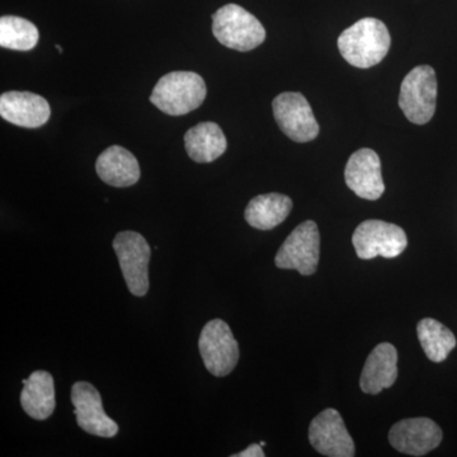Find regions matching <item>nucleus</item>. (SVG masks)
<instances>
[{
	"label": "nucleus",
	"mask_w": 457,
	"mask_h": 457,
	"mask_svg": "<svg viewBox=\"0 0 457 457\" xmlns=\"http://www.w3.org/2000/svg\"><path fill=\"white\" fill-rule=\"evenodd\" d=\"M392 37L384 22L362 18L338 37V49L345 62L356 68L369 69L383 62L389 53Z\"/></svg>",
	"instance_id": "1"
},
{
	"label": "nucleus",
	"mask_w": 457,
	"mask_h": 457,
	"mask_svg": "<svg viewBox=\"0 0 457 457\" xmlns=\"http://www.w3.org/2000/svg\"><path fill=\"white\" fill-rule=\"evenodd\" d=\"M206 83L194 71H171L156 83L150 102L170 116H183L197 110L206 98Z\"/></svg>",
	"instance_id": "2"
},
{
	"label": "nucleus",
	"mask_w": 457,
	"mask_h": 457,
	"mask_svg": "<svg viewBox=\"0 0 457 457\" xmlns=\"http://www.w3.org/2000/svg\"><path fill=\"white\" fill-rule=\"evenodd\" d=\"M212 33L228 49L251 51L266 40L260 21L237 4H227L212 14Z\"/></svg>",
	"instance_id": "3"
},
{
	"label": "nucleus",
	"mask_w": 457,
	"mask_h": 457,
	"mask_svg": "<svg viewBox=\"0 0 457 457\" xmlns=\"http://www.w3.org/2000/svg\"><path fill=\"white\" fill-rule=\"evenodd\" d=\"M437 99V79L432 66L420 65L403 80L399 106L409 121L425 125L431 121Z\"/></svg>",
	"instance_id": "4"
},
{
	"label": "nucleus",
	"mask_w": 457,
	"mask_h": 457,
	"mask_svg": "<svg viewBox=\"0 0 457 457\" xmlns=\"http://www.w3.org/2000/svg\"><path fill=\"white\" fill-rule=\"evenodd\" d=\"M123 278L135 296H145L149 291V261L152 249L145 237L137 231H121L113 239Z\"/></svg>",
	"instance_id": "5"
},
{
	"label": "nucleus",
	"mask_w": 457,
	"mask_h": 457,
	"mask_svg": "<svg viewBox=\"0 0 457 457\" xmlns=\"http://www.w3.org/2000/svg\"><path fill=\"white\" fill-rule=\"evenodd\" d=\"M357 257L374 260L376 257H399L408 245L405 231L395 224L381 220L361 222L352 237Z\"/></svg>",
	"instance_id": "6"
},
{
	"label": "nucleus",
	"mask_w": 457,
	"mask_h": 457,
	"mask_svg": "<svg viewBox=\"0 0 457 457\" xmlns=\"http://www.w3.org/2000/svg\"><path fill=\"white\" fill-rule=\"evenodd\" d=\"M198 348L204 368L218 378L230 374L239 361V345L230 327L221 319H213L204 327Z\"/></svg>",
	"instance_id": "7"
},
{
	"label": "nucleus",
	"mask_w": 457,
	"mask_h": 457,
	"mask_svg": "<svg viewBox=\"0 0 457 457\" xmlns=\"http://www.w3.org/2000/svg\"><path fill=\"white\" fill-rule=\"evenodd\" d=\"M320 258V234L318 225L308 220L294 228L276 254L275 263L281 270H296L303 276L317 272Z\"/></svg>",
	"instance_id": "8"
},
{
	"label": "nucleus",
	"mask_w": 457,
	"mask_h": 457,
	"mask_svg": "<svg viewBox=\"0 0 457 457\" xmlns=\"http://www.w3.org/2000/svg\"><path fill=\"white\" fill-rule=\"evenodd\" d=\"M272 108L278 128L291 140L308 143L318 137V121L302 93H281L273 99Z\"/></svg>",
	"instance_id": "9"
},
{
	"label": "nucleus",
	"mask_w": 457,
	"mask_h": 457,
	"mask_svg": "<svg viewBox=\"0 0 457 457\" xmlns=\"http://www.w3.org/2000/svg\"><path fill=\"white\" fill-rule=\"evenodd\" d=\"M77 423L84 432L98 437L111 438L119 433V425L111 420L102 405L101 394L87 381L75 383L71 387Z\"/></svg>",
	"instance_id": "10"
},
{
	"label": "nucleus",
	"mask_w": 457,
	"mask_h": 457,
	"mask_svg": "<svg viewBox=\"0 0 457 457\" xmlns=\"http://www.w3.org/2000/svg\"><path fill=\"white\" fill-rule=\"evenodd\" d=\"M309 441L319 453L329 457H353L354 442L336 409H326L312 420Z\"/></svg>",
	"instance_id": "11"
},
{
	"label": "nucleus",
	"mask_w": 457,
	"mask_h": 457,
	"mask_svg": "<svg viewBox=\"0 0 457 457\" xmlns=\"http://www.w3.org/2000/svg\"><path fill=\"white\" fill-rule=\"evenodd\" d=\"M442 431L429 418H409L392 427L389 432L390 445L411 456H423L441 444Z\"/></svg>",
	"instance_id": "12"
},
{
	"label": "nucleus",
	"mask_w": 457,
	"mask_h": 457,
	"mask_svg": "<svg viewBox=\"0 0 457 457\" xmlns=\"http://www.w3.org/2000/svg\"><path fill=\"white\" fill-rule=\"evenodd\" d=\"M345 179L348 188L365 200H378L385 192L381 162L372 149H360L345 165Z\"/></svg>",
	"instance_id": "13"
},
{
	"label": "nucleus",
	"mask_w": 457,
	"mask_h": 457,
	"mask_svg": "<svg viewBox=\"0 0 457 457\" xmlns=\"http://www.w3.org/2000/svg\"><path fill=\"white\" fill-rule=\"evenodd\" d=\"M49 102L29 92H7L0 96V116L20 128L37 129L49 121Z\"/></svg>",
	"instance_id": "14"
},
{
	"label": "nucleus",
	"mask_w": 457,
	"mask_h": 457,
	"mask_svg": "<svg viewBox=\"0 0 457 457\" xmlns=\"http://www.w3.org/2000/svg\"><path fill=\"white\" fill-rule=\"evenodd\" d=\"M398 378V351L390 343L376 345L370 353L361 374L360 386L363 393L376 394L389 389Z\"/></svg>",
	"instance_id": "15"
},
{
	"label": "nucleus",
	"mask_w": 457,
	"mask_h": 457,
	"mask_svg": "<svg viewBox=\"0 0 457 457\" xmlns=\"http://www.w3.org/2000/svg\"><path fill=\"white\" fill-rule=\"evenodd\" d=\"M96 170L99 179L112 187H131L140 179V165L137 159L125 147H107L98 156Z\"/></svg>",
	"instance_id": "16"
},
{
	"label": "nucleus",
	"mask_w": 457,
	"mask_h": 457,
	"mask_svg": "<svg viewBox=\"0 0 457 457\" xmlns=\"http://www.w3.org/2000/svg\"><path fill=\"white\" fill-rule=\"evenodd\" d=\"M21 393V405L29 417L36 420H47L56 407L55 384L50 372H32L27 380H23Z\"/></svg>",
	"instance_id": "17"
},
{
	"label": "nucleus",
	"mask_w": 457,
	"mask_h": 457,
	"mask_svg": "<svg viewBox=\"0 0 457 457\" xmlns=\"http://www.w3.org/2000/svg\"><path fill=\"white\" fill-rule=\"evenodd\" d=\"M186 152L196 163H212L224 154L227 137L215 122H201L185 135Z\"/></svg>",
	"instance_id": "18"
},
{
	"label": "nucleus",
	"mask_w": 457,
	"mask_h": 457,
	"mask_svg": "<svg viewBox=\"0 0 457 457\" xmlns=\"http://www.w3.org/2000/svg\"><path fill=\"white\" fill-rule=\"evenodd\" d=\"M291 210L293 201L285 195H260L246 206L245 218L252 228L272 230L287 219Z\"/></svg>",
	"instance_id": "19"
},
{
	"label": "nucleus",
	"mask_w": 457,
	"mask_h": 457,
	"mask_svg": "<svg viewBox=\"0 0 457 457\" xmlns=\"http://www.w3.org/2000/svg\"><path fill=\"white\" fill-rule=\"evenodd\" d=\"M418 339L426 356L433 362H442L456 347V338L449 328L435 319L427 318L417 326Z\"/></svg>",
	"instance_id": "20"
},
{
	"label": "nucleus",
	"mask_w": 457,
	"mask_h": 457,
	"mask_svg": "<svg viewBox=\"0 0 457 457\" xmlns=\"http://www.w3.org/2000/svg\"><path fill=\"white\" fill-rule=\"evenodd\" d=\"M38 42V29L25 18L3 16L0 18V46L16 51L35 49Z\"/></svg>",
	"instance_id": "21"
},
{
	"label": "nucleus",
	"mask_w": 457,
	"mask_h": 457,
	"mask_svg": "<svg viewBox=\"0 0 457 457\" xmlns=\"http://www.w3.org/2000/svg\"><path fill=\"white\" fill-rule=\"evenodd\" d=\"M233 457H263V446H262L261 444H253L251 445V446L248 447V449H245V451H242V453H236V455H231Z\"/></svg>",
	"instance_id": "22"
},
{
	"label": "nucleus",
	"mask_w": 457,
	"mask_h": 457,
	"mask_svg": "<svg viewBox=\"0 0 457 457\" xmlns=\"http://www.w3.org/2000/svg\"><path fill=\"white\" fill-rule=\"evenodd\" d=\"M56 49L59 50V53H62V49L60 46H56Z\"/></svg>",
	"instance_id": "23"
}]
</instances>
